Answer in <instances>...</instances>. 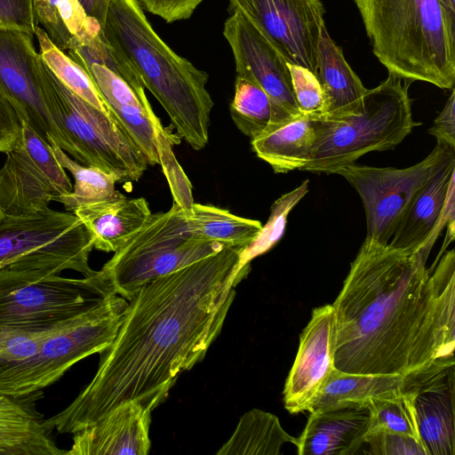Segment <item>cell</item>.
Wrapping results in <instances>:
<instances>
[{"mask_svg":"<svg viewBox=\"0 0 455 455\" xmlns=\"http://www.w3.org/2000/svg\"><path fill=\"white\" fill-rule=\"evenodd\" d=\"M243 250L226 246L139 288L92 380L44 425L74 435L123 403L150 411L160 405L220 334L247 275L239 267Z\"/></svg>","mask_w":455,"mask_h":455,"instance_id":"cell-1","label":"cell"},{"mask_svg":"<svg viewBox=\"0 0 455 455\" xmlns=\"http://www.w3.org/2000/svg\"><path fill=\"white\" fill-rule=\"evenodd\" d=\"M434 243L404 252L366 237L334 310V368L405 376L454 356L455 252L427 260Z\"/></svg>","mask_w":455,"mask_h":455,"instance_id":"cell-2","label":"cell"},{"mask_svg":"<svg viewBox=\"0 0 455 455\" xmlns=\"http://www.w3.org/2000/svg\"><path fill=\"white\" fill-rule=\"evenodd\" d=\"M102 33L134 68L193 149L209 141L213 100L209 75L178 55L156 34L137 0H111Z\"/></svg>","mask_w":455,"mask_h":455,"instance_id":"cell-3","label":"cell"},{"mask_svg":"<svg viewBox=\"0 0 455 455\" xmlns=\"http://www.w3.org/2000/svg\"><path fill=\"white\" fill-rule=\"evenodd\" d=\"M372 52L403 80L455 83V25L439 0H355Z\"/></svg>","mask_w":455,"mask_h":455,"instance_id":"cell-4","label":"cell"},{"mask_svg":"<svg viewBox=\"0 0 455 455\" xmlns=\"http://www.w3.org/2000/svg\"><path fill=\"white\" fill-rule=\"evenodd\" d=\"M411 82L388 73L367 90L359 114L339 121L325 119L324 128L300 171L335 174L371 151L398 146L420 123L413 120L408 89Z\"/></svg>","mask_w":455,"mask_h":455,"instance_id":"cell-5","label":"cell"},{"mask_svg":"<svg viewBox=\"0 0 455 455\" xmlns=\"http://www.w3.org/2000/svg\"><path fill=\"white\" fill-rule=\"evenodd\" d=\"M128 300L114 295L62 323L30 357L0 363V395H26L59 380L82 359L108 348L123 322Z\"/></svg>","mask_w":455,"mask_h":455,"instance_id":"cell-6","label":"cell"},{"mask_svg":"<svg viewBox=\"0 0 455 455\" xmlns=\"http://www.w3.org/2000/svg\"><path fill=\"white\" fill-rule=\"evenodd\" d=\"M117 295L99 270L68 278L44 269H0V327L54 328Z\"/></svg>","mask_w":455,"mask_h":455,"instance_id":"cell-7","label":"cell"},{"mask_svg":"<svg viewBox=\"0 0 455 455\" xmlns=\"http://www.w3.org/2000/svg\"><path fill=\"white\" fill-rule=\"evenodd\" d=\"M43 88L49 111L68 140L74 160L112 173L118 182L140 179L148 161L120 124L68 89L44 60Z\"/></svg>","mask_w":455,"mask_h":455,"instance_id":"cell-8","label":"cell"},{"mask_svg":"<svg viewBox=\"0 0 455 455\" xmlns=\"http://www.w3.org/2000/svg\"><path fill=\"white\" fill-rule=\"evenodd\" d=\"M223 244L197 240L186 231L183 208L173 202L152 213L144 227L100 270L116 293L129 300L139 288L222 250Z\"/></svg>","mask_w":455,"mask_h":455,"instance_id":"cell-9","label":"cell"},{"mask_svg":"<svg viewBox=\"0 0 455 455\" xmlns=\"http://www.w3.org/2000/svg\"><path fill=\"white\" fill-rule=\"evenodd\" d=\"M93 249L90 232L71 212L48 208L28 215L4 216L0 223V269H70L90 276Z\"/></svg>","mask_w":455,"mask_h":455,"instance_id":"cell-10","label":"cell"},{"mask_svg":"<svg viewBox=\"0 0 455 455\" xmlns=\"http://www.w3.org/2000/svg\"><path fill=\"white\" fill-rule=\"evenodd\" d=\"M453 159L455 148L436 140L432 152L410 167H373L353 163L339 169L335 174L345 178L363 202L366 216V237L381 244H388L414 196Z\"/></svg>","mask_w":455,"mask_h":455,"instance_id":"cell-11","label":"cell"},{"mask_svg":"<svg viewBox=\"0 0 455 455\" xmlns=\"http://www.w3.org/2000/svg\"><path fill=\"white\" fill-rule=\"evenodd\" d=\"M281 53L287 63L316 75L325 9L322 0H228Z\"/></svg>","mask_w":455,"mask_h":455,"instance_id":"cell-12","label":"cell"},{"mask_svg":"<svg viewBox=\"0 0 455 455\" xmlns=\"http://www.w3.org/2000/svg\"><path fill=\"white\" fill-rule=\"evenodd\" d=\"M34 35L0 26V85L20 119L28 123L47 142L68 155L71 148L52 118L43 88V59L33 44Z\"/></svg>","mask_w":455,"mask_h":455,"instance_id":"cell-13","label":"cell"},{"mask_svg":"<svg viewBox=\"0 0 455 455\" xmlns=\"http://www.w3.org/2000/svg\"><path fill=\"white\" fill-rule=\"evenodd\" d=\"M223 35L234 56L236 76L258 84L270 99L268 127L303 115L294 98L286 60L259 30L241 13L232 12L224 23Z\"/></svg>","mask_w":455,"mask_h":455,"instance_id":"cell-14","label":"cell"},{"mask_svg":"<svg viewBox=\"0 0 455 455\" xmlns=\"http://www.w3.org/2000/svg\"><path fill=\"white\" fill-rule=\"evenodd\" d=\"M454 364V356L443 358L403 376L427 455L455 454Z\"/></svg>","mask_w":455,"mask_h":455,"instance_id":"cell-15","label":"cell"},{"mask_svg":"<svg viewBox=\"0 0 455 455\" xmlns=\"http://www.w3.org/2000/svg\"><path fill=\"white\" fill-rule=\"evenodd\" d=\"M334 310L315 307L299 337V346L283 389L285 409L292 413L309 410L333 371Z\"/></svg>","mask_w":455,"mask_h":455,"instance_id":"cell-16","label":"cell"},{"mask_svg":"<svg viewBox=\"0 0 455 455\" xmlns=\"http://www.w3.org/2000/svg\"><path fill=\"white\" fill-rule=\"evenodd\" d=\"M455 159L445 164L414 196L400 219L388 245L414 252L435 243L440 232L455 222Z\"/></svg>","mask_w":455,"mask_h":455,"instance_id":"cell-17","label":"cell"},{"mask_svg":"<svg viewBox=\"0 0 455 455\" xmlns=\"http://www.w3.org/2000/svg\"><path fill=\"white\" fill-rule=\"evenodd\" d=\"M151 411L139 403H123L73 435L68 455H147Z\"/></svg>","mask_w":455,"mask_h":455,"instance_id":"cell-18","label":"cell"},{"mask_svg":"<svg viewBox=\"0 0 455 455\" xmlns=\"http://www.w3.org/2000/svg\"><path fill=\"white\" fill-rule=\"evenodd\" d=\"M371 423L367 402H349L310 412L298 439L299 455H351L365 443Z\"/></svg>","mask_w":455,"mask_h":455,"instance_id":"cell-19","label":"cell"},{"mask_svg":"<svg viewBox=\"0 0 455 455\" xmlns=\"http://www.w3.org/2000/svg\"><path fill=\"white\" fill-rule=\"evenodd\" d=\"M0 168V210L4 216L33 214L50 208L60 194L17 140Z\"/></svg>","mask_w":455,"mask_h":455,"instance_id":"cell-20","label":"cell"},{"mask_svg":"<svg viewBox=\"0 0 455 455\" xmlns=\"http://www.w3.org/2000/svg\"><path fill=\"white\" fill-rule=\"evenodd\" d=\"M42 391L26 395H0V455H68L36 408Z\"/></svg>","mask_w":455,"mask_h":455,"instance_id":"cell-21","label":"cell"},{"mask_svg":"<svg viewBox=\"0 0 455 455\" xmlns=\"http://www.w3.org/2000/svg\"><path fill=\"white\" fill-rule=\"evenodd\" d=\"M316 77L323 93V117L339 121L359 114L368 89L345 60L342 49L330 36L327 28L322 30L317 51Z\"/></svg>","mask_w":455,"mask_h":455,"instance_id":"cell-22","label":"cell"},{"mask_svg":"<svg viewBox=\"0 0 455 455\" xmlns=\"http://www.w3.org/2000/svg\"><path fill=\"white\" fill-rule=\"evenodd\" d=\"M90 232L93 248L115 252L148 221L152 212L143 197H120L87 204L74 212Z\"/></svg>","mask_w":455,"mask_h":455,"instance_id":"cell-23","label":"cell"},{"mask_svg":"<svg viewBox=\"0 0 455 455\" xmlns=\"http://www.w3.org/2000/svg\"><path fill=\"white\" fill-rule=\"evenodd\" d=\"M324 125L323 117L300 115L268 127L251 140V147L257 156L267 163L275 173L300 170Z\"/></svg>","mask_w":455,"mask_h":455,"instance_id":"cell-24","label":"cell"},{"mask_svg":"<svg viewBox=\"0 0 455 455\" xmlns=\"http://www.w3.org/2000/svg\"><path fill=\"white\" fill-rule=\"evenodd\" d=\"M183 216L186 231L194 239L242 249L255 241L263 227L259 220L196 203L189 209H183Z\"/></svg>","mask_w":455,"mask_h":455,"instance_id":"cell-25","label":"cell"},{"mask_svg":"<svg viewBox=\"0 0 455 455\" xmlns=\"http://www.w3.org/2000/svg\"><path fill=\"white\" fill-rule=\"evenodd\" d=\"M33 6L37 25H43L51 42L64 52L101 32L100 24L77 0H33Z\"/></svg>","mask_w":455,"mask_h":455,"instance_id":"cell-26","label":"cell"},{"mask_svg":"<svg viewBox=\"0 0 455 455\" xmlns=\"http://www.w3.org/2000/svg\"><path fill=\"white\" fill-rule=\"evenodd\" d=\"M297 445L278 418L265 411L252 409L245 412L229 439L217 455H278L284 443Z\"/></svg>","mask_w":455,"mask_h":455,"instance_id":"cell-27","label":"cell"},{"mask_svg":"<svg viewBox=\"0 0 455 455\" xmlns=\"http://www.w3.org/2000/svg\"><path fill=\"white\" fill-rule=\"evenodd\" d=\"M403 376L363 375L331 372L324 387L308 411H317L349 402H367L400 391Z\"/></svg>","mask_w":455,"mask_h":455,"instance_id":"cell-28","label":"cell"},{"mask_svg":"<svg viewBox=\"0 0 455 455\" xmlns=\"http://www.w3.org/2000/svg\"><path fill=\"white\" fill-rule=\"evenodd\" d=\"M52 150L66 171L69 172L75 184L70 193L60 196L57 202L63 204L67 212H74L77 208L115 199L123 196L116 189L118 182L116 175L98 167L86 166L70 158L68 155L55 143H50Z\"/></svg>","mask_w":455,"mask_h":455,"instance_id":"cell-29","label":"cell"},{"mask_svg":"<svg viewBox=\"0 0 455 455\" xmlns=\"http://www.w3.org/2000/svg\"><path fill=\"white\" fill-rule=\"evenodd\" d=\"M35 36L39 44V54L53 75L72 92L115 119L88 72L56 47L39 26Z\"/></svg>","mask_w":455,"mask_h":455,"instance_id":"cell-30","label":"cell"},{"mask_svg":"<svg viewBox=\"0 0 455 455\" xmlns=\"http://www.w3.org/2000/svg\"><path fill=\"white\" fill-rule=\"evenodd\" d=\"M230 116L238 130L253 140L265 132L271 124L270 99L258 84L236 76Z\"/></svg>","mask_w":455,"mask_h":455,"instance_id":"cell-31","label":"cell"},{"mask_svg":"<svg viewBox=\"0 0 455 455\" xmlns=\"http://www.w3.org/2000/svg\"><path fill=\"white\" fill-rule=\"evenodd\" d=\"M368 404L371 411L369 431L393 432L421 442L413 405V395L403 385L398 392L368 400Z\"/></svg>","mask_w":455,"mask_h":455,"instance_id":"cell-32","label":"cell"},{"mask_svg":"<svg viewBox=\"0 0 455 455\" xmlns=\"http://www.w3.org/2000/svg\"><path fill=\"white\" fill-rule=\"evenodd\" d=\"M67 54L85 70L92 64L106 67L128 84L140 97H147L139 75L107 41L102 30L99 35L71 47Z\"/></svg>","mask_w":455,"mask_h":455,"instance_id":"cell-33","label":"cell"},{"mask_svg":"<svg viewBox=\"0 0 455 455\" xmlns=\"http://www.w3.org/2000/svg\"><path fill=\"white\" fill-rule=\"evenodd\" d=\"M308 192V180L293 190L279 197L271 207V213L266 226L255 241L240 253L239 267L248 273L250 262L259 255L271 249L283 236L290 212Z\"/></svg>","mask_w":455,"mask_h":455,"instance_id":"cell-34","label":"cell"},{"mask_svg":"<svg viewBox=\"0 0 455 455\" xmlns=\"http://www.w3.org/2000/svg\"><path fill=\"white\" fill-rule=\"evenodd\" d=\"M18 140L32 159L43 169L60 196L72 191L73 186L66 170L56 159L50 144L25 121H21Z\"/></svg>","mask_w":455,"mask_h":455,"instance_id":"cell-35","label":"cell"},{"mask_svg":"<svg viewBox=\"0 0 455 455\" xmlns=\"http://www.w3.org/2000/svg\"><path fill=\"white\" fill-rule=\"evenodd\" d=\"M296 103L301 114L323 117L324 100L320 83L308 69L287 63Z\"/></svg>","mask_w":455,"mask_h":455,"instance_id":"cell-36","label":"cell"},{"mask_svg":"<svg viewBox=\"0 0 455 455\" xmlns=\"http://www.w3.org/2000/svg\"><path fill=\"white\" fill-rule=\"evenodd\" d=\"M365 443L374 455H427L423 443L408 435L388 431H369Z\"/></svg>","mask_w":455,"mask_h":455,"instance_id":"cell-37","label":"cell"},{"mask_svg":"<svg viewBox=\"0 0 455 455\" xmlns=\"http://www.w3.org/2000/svg\"><path fill=\"white\" fill-rule=\"evenodd\" d=\"M0 22L35 35L36 27L33 0H0Z\"/></svg>","mask_w":455,"mask_h":455,"instance_id":"cell-38","label":"cell"},{"mask_svg":"<svg viewBox=\"0 0 455 455\" xmlns=\"http://www.w3.org/2000/svg\"><path fill=\"white\" fill-rule=\"evenodd\" d=\"M148 12L167 23L189 19L204 0H137Z\"/></svg>","mask_w":455,"mask_h":455,"instance_id":"cell-39","label":"cell"},{"mask_svg":"<svg viewBox=\"0 0 455 455\" xmlns=\"http://www.w3.org/2000/svg\"><path fill=\"white\" fill-rule=\"evenodd\" d=\"M21 121L10 98L0 85V153H6L16 143Z\"/></svg>","mask_w":455,"mask_h":455,"instance_id":"cell-40","label":"cell"},{"mask_svg":"<svg viewBox=\"0 0 455 455\" xmlns=\"http://www.w3.org/2000/svg\"><path fill=\"white\" fill-rule=\"evenodd\" d=\"M455 92L452 89L444 108L435 118L434 124L429 128L428 133L436 140L445 142L455 148Z\"/></svg>","mask_w":455,"mask_h":455,"instance_id":"cell-41","label":"cell"},{"mask_svg":"<svg viewBox=\"0 0 455 455\" xmlns=\"http://www.w3.org/2000/svg\"><path fill=\"white\" fill-rule=\"evenodd\" d=\"M86 14L103 27L111 0H77Z\"/></svg>","mask_w":455,"mask_h":455,"instance_id":"cell-42","label":"cell"},{"mask_svg":"<svg viewBox=\"0 0 455 455\" xmlns=\"http://www.w3.org/2000/svg\"><path fill=\"white\" fill-rule=\"evenodd\" d=\"M444 10L448 20L452 25H455V0H439Z\"/></svg>","mask_w":455,"mask_h":455,"instance_id":"cell-43","label":"cell"},{"mask_svg":"<svg viewBox=\"0 0 455 455\" xmlns=\"http://www.w3.org/2000/svg\"><path fill=\"white\" fill-rule=\"evenodd\" d=\"M4 215L3 214L2 211L0 210V223L2 222Z\"/></svg>","mask_w":455,"mask_h":455,"instance_id":"cell-44","label":"cell"},{"mask_svg":"<svg viewBox=\"0 0 455 455\" xmlns=\"http://www.w3.org/2000/svg\"><path fill=\"white\" fill-rule=\"evenodd\" d=\"M0 26H4V25H2V23L0 22Z\"/></svg>","mask_w":455,"mask_h":455,"instance_id":"cell-45","label":"cell"}]
</instances>
